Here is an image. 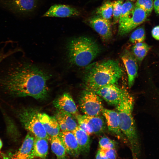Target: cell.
<instances>
[{
    "label": "cell",
    "instance_id": "ac0fdd59",
    "mask_svg": "<svg viewBox=\"0 0 159 159\" xmlns=\"http://www.w3.org/2000/svg\"><path fill=\"white\" fill-rule=\"evenodd\" d=\"M77 116L84 122L90 134L100 133L105 130V121L100 116H90L79 114Z\"/></svg>",
    "mask_w": 159,
    "mask_h": 159
},
{
    "label": "cell",
    "instance_id": "277c9868",
    "mask_svg": "<svg viewBox=\"0 0 159 159\" xmlns=\"http://www.w3.org/2000/svg\"><path fill=\"white\" fill-rule=\"evenodd\" d=\"M134 103L133 97L125 89L121 100L116 106L121 130L135 153L138 149L139 141L132 116Z\"/></svg>",
    "mask_w": 159,
    "mask_h": 159
},
{
    "label": "cell",
    "instance_id": "d6a6232c",
    "mask_svg": "<svg viewBox=\"0 0 159 159\" xmlns=\"http://www.w3.org/2000/svg\"><path fill=\"white\" fill-rule=\"evenodd\" d=\"M95 159H108V158L99 149L96 154Z\"/></svg>",
    "mask_w": 159,
    "mask_h": 159
},
{
    "label": "cell",
    "instance_id": "9a60e30c",
    "mask_svg": "<svg viewBox=\"0 0 159 159\" xmlns=\"http://www.w3.org/2000/svg\"><path fill=\"white\" fill-rule=\"evenodd\" d=\"M34 138L31 133H28L19 150L12 159H33L35 157L34 146Z\"/></svg>",
    "mask_w": 159,
    "mask_h": 159
},
{
    "label": "cell",
    "instance_id": "5b68a950",
    "mask_svg": "<svg viewBox=\"0 0 159 159\" xmlns=\"http://www.w3.org/2000/svg\"><path fill=\"white\" fill-rule=\"evenodd\" d=\"M37 111L30 108L21 111L18 116L22 125L35 137L45 138L49 140V136L46 132L38 116Z\"/></svg>",
    "mask_w": 159,
    "mask_h": 159
},
{
    "label": "cell",
    "instance_id": "d4e9b609",
    "mask_svg": "<svg viewBox=\"0 0 159 159\" xmlns=\"http://www.w3.org/2000/svg\"><path fill=\"white\" fill-rule=\"evenodd\" d=\"M96 13L100 17L109 20L113 14L112 2L105 3L97 9Z\"/></svg>",
    "mask_w": 159,
    "mask_h": 159
},
{
    "label": "cell",
    "instance_id": "9c48e42d",
    "mask_svg": "<svg viewBox=\"0 0 159 159\" xmlns=\"http://www.w3.org/2000/svg\"><path fill=\"white\" fill-rule=\"evenodd\" d=\"M147 16L143 10L135 6L131 16L122 24L119 26L118 34L121 36L128 34L144 22Z\"/></svg>",
    "mask_w": 159,
    "mask_h": 159
},
{
    "label": "cell",
    "instance_id": "4dcf8cb0",
    "mask_svg": "<svg viewBox=\"0 0 159 159\" xmlns=\"http://www.w3.org/2000/svg\"><path fill=\"white\" fill-rule=\"evenodd\" d=\"M14 52L15 51L11 49L6 51L5 47H3L0 51V63L6 57L14 54Z\"/></svg>",
    "mask_w": 159,
    "mask_h": 159
},
{
    "label": "cell",
    "instance_id": "30bf717a",
    "mask_svg": "<svg viewBox=\"0 0 159 159\" xmlns=\"http://www.w3.org/2000/svg\"><path fill=\"white\" fill-rule=\"evenodd\" d=\"M121 57L127 74L128 85L131 88L138 76V62L132 53L127 50L125 51Z\"/></svg>",
    "mask_w": 159,
    "mask_h": 159
},
{
    "label": "cell",
    "instance_id": "7402d4cb",
    "mask_svg": "<svg viewBox=\"0 0 159 159\" xmlns=\"http://www.w3.org/2000/svg\"><path fill=\"white\" fill-rule=\"evenodd\" d=\"M51 149L57 159H65L67 152L59 136L51 137Z\"/></svg>",
    "mask_w": 159,
    "mask_h": 159
},
{
    "label": "cell",
    "instance_id": "7c38bea8",
    "mask_svg": "<svg viewBox=\"0 0 159 159\" xmlns=\"http://www.w3.org/2000/svg\"><path fill=\"white\" fill-rule=\"evenodd\" d=\"M76 9L68 5L55 4L51 6L43 15V17H68L80 15Z\"/></svg>",
    "mask_w": 159,
    "mask_h": 159
},
{
    "label": "cell",
    "instance_id": "52a82bcc",
    "mask_svg": "<svg viewBox=\"0 0 159 159\" xmlns=\"http://www.w3.org/2000/svg\"><path fill=\"white\" fill-rule=\"evenodd\" d=\"M125 90L116 84H113L104 86L94 92L109 104L116 106L121 100Z\"/></svg>",
    "mask_w": 159,
    "mask_h": 159
},
{
    "label": "cell",
    "instance_id": "4fadbf2b",
    "mask_svg": "<svg viewBox=\"0 0 159 159\" xmlns=\"http://www.w3.org/2000/svg\"><path fill=\"white\" fill-rule=\"evenodd\" d=\"M89 24L103 39L107 40L111 37L112 31L109 20L100 17H94L90 20Z\"/></svg>",
    "mask_w": 159,
    "mask_h": 159
},
{
    "label": "cell",
    "instance_id": "6da1fadb",
    "mask_svg": "<svg viewBox=\"0 0 159 159\" xmlns=\"http://www.w3.org/2000/svg\"><path fill=\"white\" fill-rule=\"evenodd\" d=\"M11 55L0 63V89L13 97L45 98L48 92L47 82L51 75L34 64L13 61Z\"/></svg>",
    "mask_w": 159,
    "mask_h": 159
},
{
    "label": "cell",
    "instance_id": "836d02e7",
    "mask_svg": "<svg viewBox=\"0 0 159 159\" xmlns=\"http://www.w3.org/2000/svg\"><path fill=\"white\" fill-rule=\"evenodd\" d=\"M153 8L156 13L159 15V0H155Z\"/></svg>",
    "mask_w": 159,
    "mask_h": 159
},
{
    "label": "cell",
    "instance_id": "ba28073f",
    "mask_svg": "<svg viewBox=\"0 0 159 159\" xmlns=\"http://www.w3.org/2000/svg\"><path fill=\"white\" fill-rule=\"evenodd\" d=\"M37 3V0H0V4L4 7L13 12L20 14L33 11Z\"/></svg>",
    "mask_w": 159,
    "mask_h": 159
},
{
    "label": "cell",
    "instance_id": "d590c367",
    "mask_svg": "<svg viewBox=\"0 0 159 159\" xmlns=\"http://www.w3.org/2000/svg\"><path fill=\"white\" fill-rule=\"evenodd\" d=\"M130 0L133 1V0Z\"/></svg>",
    "mask_w": 159,
    "mask_h": 159
},
{
    "label": "cell",
    "instance_id": "2e32d148",
    "mask_svg": "<svg viewBox=\"0 0 159 159\" xmlns=\"http://www.w3.org/2000/svg\"><path fill=\"white\" fill-rule=\"evenodd\" d=\"M55 107L59 110L69 113L75 116L78 114L75 103L70 95L64 93L54 102Z\"/></svg>",
    "mask_w": 159,
    "mask_h": 159
},
{
    "label": "cell",
    "instance_id": "603a6c76",
    "mask_svg": "<svg viewBox=\"0 0 159 159\" xmlns=\"http://www.w3.org/2000/svg\"><path fill=\"white\" fill-rule=\"evenodd\" d=\"M151 47V46L145 43H137L132 47L131 52L138 62L140 64Z\"/></svg>",
    "mask_w": 159,
    "mask_h": 159
},
{
    "label": "cell",
    "instance_id": "83f0119b",
    "mask_svg": "<svg viewBox=\"0 0 159 159\" xmlns=\"http://www.w3.org/2000/svg\"><path fill=\"white\" fill-rule=\"evenodd\" d=\"M112 3L113 21L115 23H117L119 22L123 3L122 0H118L112 2Z\"/></svg>",
    "mask_w": 159,
    "mask_h": 159
},
{
    "label": "cell",
    "instance_id": "d6986e66",
    "mask_svg": "<svg viewBox=\"0 0 159 159\" xmlns=\"http://www.w3.org/2000/svg\"><path fill=\"white\" fill-rule=\"evenodd\" d=\"M72 115L59 110L57 112L55 117L61 131L72 132L78 126L76 122Z\"/></svg>",
    "mask_w": 159,
    "mask_h": 159
},
{
    "label": "cell",
    "instance_id": "7a4b0ae2",
    "mask_svg": "<svg viewBox=\"0 0 159 159\" xmlns=\"http://www.w3.org/2000/svg\"><path fill=\"white\" fill-rule=\"evenodd\" d=\"M84 76L85 89L93 91L104 86L116 84L123 74L116 61L109 59L88 65Z\"/></svg>",
    "mask_w": 159,
    "mask_h": 159
},
{
    "label": "cell",
    "instance_id": "4316f807",
    "mask_svg": "<svg viewBox=\"0 0 159 159\" xmlns=\"http://www.w3.org/2000/svg\"><path fill=\"white\" fill-rule=\"evenodd\" d=\"M153 4V0H137L135 6L143 10L148 16L152 11Z\"/></svg>",
    "mask_w": 159,
    "mask_h": 159
},
{
    "label": "cell",
    "instance_id": "44dd1931",
    "mask_svg": "<svg viewBox=\"0 0 159 159\" xmlns=\"http://www.w3.org/2000/svg\"><path fill=\"white\" fill-rule=\"evenodd\" d=\"M47 140L45 138L35 137L34 146L35 157L44 159L48 153Z\"/></svg>",
    "mask_w": 159,
    "mask_h": 159
},
{
    "label": "cell",
    "instance_id": "f546056e",
    "mask_svg": "<svg viewBox=\"0 0 159 159\" xmlns=\"http://www.w3.org/2000/svg\"><path fill=\"white\" fill-rule=\"evenodd\" d=\"M99 150L107 157L108 159H116L117 153L115 149L100 148Z\"/></svg>",
    "mask_w": 159,
    "mask_h": 159
},
{
    "label": "cell",
    "instance_id": "8992f818",
    "mask_svg": "<svg viewBox=\"0 0 159 159\" xmlns=\"http://www.w3.org/2000/svg\"><path fill=\"white\" fill-rule=\"evenodd\" d=\"M79 103L82 111L88 116H100L104 108L99 96L94 91L86 89L81 95Z\"/></svg>",
    "mask_w": 159,
    "mask_h": 159
},
{
    "label": "cell",
    "instance_id": "8d00e7d4",
    "mask_svg": "<svg viewBox=\"0 0 159 159\" xmlns=\"http://www.w3.org/2000/svg\"></svg>",
    "mask_w": 159,
    "mask_h": 159
},
{
    "label": "cell",
    "instance_id": "e575fe53",
    "mask_svg": "<svg viewBox=\"0 0 159 159\" xmlns=\"http://www.w3.org/2000/svg\"><path fill=\"white\" fill-rule=\"evenodd\" d=\"M3 145V143L2 142L1 140V139H0V149H1Z\"/></svg>",
    "mask_w": 159,
    "mask_h": 159
},
{
    "label": "cell",
    "instance_id": "8fae6325",
    "mask_svg": "<svg viewBox=\"0 0 159 159\" xmlns=\"http://www.w3.org/2000/svg\"><path fill=\"white\" fill-rule=\"evenodd\" d=\"M102 114L105 119L109 131L118 138L124 140H127L121 130L119 116L117 111L104 108Z\"/></svg>",
    "mask_w": 159,
    "mask_h": 159
},
{
    "label": "cell",
    "instance_id": "1f68e13d",
    "mask_svg": "<svg viewBox=\"0 0 159 159\" xmlns=\"http://www.w3.org/2000/svg\"><path fill=\"white\" fill-rule=\"evenodd\" d=\"M151 33L153 37L155 39L159 40V26L154 27Z\"/></svg>",
    "mask_w": 159,
    "mask_h": 159
},
{
    "label": "cell",
    "instance_id": "484cf974",
    "mask_svg": "<svg viewBox=\"0 0 159 159\" xmlns=\"http://www.w3.org/2000/svg\"><path fill=\"white\" fill-rule=\"evenodd\" d=\"M146 35L145 28L143 26L137 28L131 34L129 39L130 41L134 44L143 42L145 40Z\"/></svg>",
    "mask_w": 159,
    "mask_h": 159
},
{
    "label": "cell",
    "instance_id": "5bb4252c",
    "mask_svg": "<svg viewBox=\"0 0 159 159\" xmlns=\"http://www.w3.org/2000/svg\"><path fill=\"white\" fill-rule=\"evenodd\" d=\"M59 136L65 148L67 153L73 157L78 156L81 151L72 132L61 131Z\"/></svg>",
    "mask_w": 159,
    "mask_h": 159
},
{
    "label": "cell",
    "instance_id": "e0dca14e",
    "mask_svg": "<svg viewBox=\"0 0 159 159\" xmlns=\"http://www.w3.org/2000/svg\"><path fill=\"white\" fill-rule=\"evenodd\" d=\"M39 119L42 124L48 135L51 137L58 136L60 128L55 117L50 116L48 115L38 113Z\"/></svg>",
    "mask_w": 159,
    "mask_h": 159
},
{
    "label": "cell",
    "instance_id": "3957f363",
    "mask_svg": "<svg viewBox=\"0 0 159 159\" xmlns=\"http://www.w3.org/2000/svg\"><path fill=\"white\" fill-rule=\"evenodd\" d=\"M66 50L69 62L81 67L89 65L100 52L99 46L94 40L84 36L70 40L67 44Z\"/></svg>",
    "mask_w": 159,
    "mask_h": 159
},
{
    "label": "cell",
    "instance_id": "cb8c5ba5",
    "mask_svg": "<svg viewBox=\"0 0 159 159\" xmlns=\"http://www.w3.org/2000/svg\"><path fill=\"white\" fill-rule=\"evenodd\" d=\"M135 6V5L130 1L123 3L119 21V26L122 24L131 16Z\"/></svg>",
    "mask_w": 159,
    "mask_h": 159
},
{
    "label": "cell",
    "instance_id": "ffe728a7",
    "mask_svg": "<svg viewBox=\"0 0 159 159\" xmlns=\"http://www.w3.org/2000/svg\"><path fill=\"white\" fill-rule=\"evenodd\" d=\"M72 132L75 136L81 152L88 153L90 150V145L89 135L78 125Z\"/></svg>",
    "mask_w": 159,
    "mask_h": 159
},
{
    "label": "cell",
    "instance_id": "f1b7e54d",
    "mask_svg": "<svg viewBox=\"0 0 159 159\" xmlns=\"http://www.w3.org/2000/svg\"><path fill=\"white\" fill-rule=\"evenodd\" d=\"M116 145L114 141L106 137H102L99 141L100 148L115 149Z\"/></svg>",
    "mask_w": 159,
    "mask_h": 159
}]
</instances>
